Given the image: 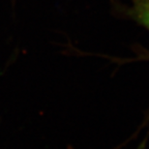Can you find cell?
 <instances>
[{
  "instance_id": "6da1fadb",
  "label": "cell",
  "mask_w": 149,
  "mask_h": 149,
  "mask_svg": "<svg viewBox=\"0 0 149 149\" xmlns=\"http://www.w3.org/2000/svg\"><path fill=\"white\" fill-rule=\"evenodd\" d=\"M132 5L127 8L126 15L149 31V0H131Z\"/></svg>"
}]
</instances>
